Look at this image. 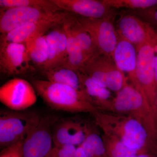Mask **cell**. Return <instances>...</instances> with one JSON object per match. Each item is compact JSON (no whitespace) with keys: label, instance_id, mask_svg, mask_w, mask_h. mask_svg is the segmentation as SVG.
Instances as JSON below:
<instances>
[{"label":"cell","instance_id":"cell-6","mask_svg":"<svg viewBox=\"0 0 157 157\" xmlns=\"http://www.w3.org/2000/svg\"><path fill=\"white\" fill-rule=\"evenodd\" d=\"M151 38L136 48V78L157 118V88L155 80V54Z\"/></svg>","mask_w":157,"mask_h":157},{"label":"cell","instance_id":"cell-26","mask_svg":"<svg viewBox=\"0 0 157 157\" xmlns=\"http://www.w3.org/2000/svg\"><path fill=\"white\" fill-rule=\"evenodd\" d=\"M111 9L126 8L144 10L157 6V0H103Z\"/></svg>","mask_w":157,"mask_h":157},{"label":"cell","instance_id":"cell-31","mask_svg":"<svg viewBox=\"0 0 157 157\" xmlns=\"http://www.w3.org/2000/svg\"><path fill=\"white\" fill-rule=\"evenodd\" d=\"M131 157H157V155L151 153H140L134 155Z\"/></svg>","mask_w":157,"mask_h":157},{"label":"cell","instance_id":"cell-18","mask_svg":"<svg viewBox=\"0 0 157 157\" xmlns=\"http://www.w3.org/2000/svg\"><path fill=\"white\" fill-rule=\"evenodd\" d=\"M40 72L46 78L45 80L70 86L85 96L78 71L67 64L52 69L40 70Z\"/></svg>","mask_w":157,"mask_h":157},{"label":"cell","instance_id":"cell-29","mask_svg":"<svg viewBox=\"0 0 157 157\" xmlns=\"http://www.w3.org/2000/svg\"><path fill=\"white\" fill-rule=\"evenodd\" d=\"M22 141L17 142L3 149L0 157H23L21 153Z\"/></svg>","mask_w":157,"mask_h":157},{"label":"cell","instance_id":"cell-3","mask_svg":"<svg viewBox=\"0 0 157 157\" xmlns=\"http://www.w3.org/2000/svg\"><path fill=\"white\" fill-rule=\"evenodd\" d=\"M31 83L37 94L53 109L92 114L99 111L84 94L70 86L45 79H33Z\"/></svg>","mask_w":157,"mask_h":157},{"label":"cell","instance_id":"cell-2","mask_svg":"<svg viewBox=\"0 0 157 157\" xmlns=\"http://www.w3.org/2000/svg\"><path fill=\"white\" fill-rule=\"evenodd\" d=\"M104 111L131 116L143 126L157 147V118L142 90L128 82L109 101Z\"/></svg>","mask_w":157,"mask_h":157},{"label":"cell","instance_id":"cell-19","mask_svg":"<svg viewBox=\"0 0 157 157\" xmlns=\"http://www.w3.org/2000/svg\"><path fill=\"white\" fill-rule=\"evenodd\" d=\"M65 19L70 25L74 36L79 43L86 62L96 55L100 53L90 34L83 29L75 14L67 12Z\"/></svg>","mask_w":157,"mask_h":157},{"label":"cell","instance_id":"cell-17","mask_svg":"<svg viewBox=\"0 0 157 157\" xmlns=\"http://www.w3.org/2000/svg\"><path fill=\"white\" fill-rule=\"evenodd\" d=\"M78 72L82 89L88 100L98 110L103 111L106 104L113 98L110 90L89 76Z\"/></svg>","mask_w":157,"mask_h":157},{"label":"cell","instance_id":"cell-25","mask_svg":"<svg viewBox=\"0 0 157 157\" xmlns=\"http://www.w3.org/2000/svg\"><path fill=\"white\" fill-rule=\"evenodd\" d=\"M62 24L54 27L48 31V34L45 35L48 48V60L42 70L52 69L55 66L58 50L59 36L61 29Z\"/></svg>","mask_w":157,"mask_h":157},{"label":"cell","instance_id":"cell-23","mask_svg":"<svg viewBox=\"0 0 157 157\" xmlns=\"http://www.w3.org/2000/svg\"><path fill=\"white\" fill-rule=\"evenodd\" d=\"M102 138L108 157H131L140 153L129 148L117 137L103 134Z\"/></svg>","mask_w":157,"mask_h":157},{"label":"cell","instance_id":"cell-5","mask_svg":"<svg viewBox=\"0 0 157 157\" xmlns=\"http://www.w3.org/2000/svg\"><path fill=\"white\" fill-rule=\"evenodd\" d=\"M78 71L116 93L128 82L127 76L117 67L112 58L101 53L88 60Z\"/></svg>","mask_w":157,"mask_h":157},{"label":"cell","instance_id":"cell-30","mask_svg":"<svg viewBox=\"0 0 157 157\" xmlns=\"http://www.w3.org/2000/svg\"><path fill=\"white\" fill-rule=\"evenodd\" d=\"M74 157H87L84 149L81 145L76 147Z\"/></svg>","mask_w":157,"mask_h":157},{"label":"cell","instance_id":"cell-32","mask_svg":"<svg viewBox=\"0 0 157 157\" xmlns=\"http://www.w3.org/2000/svg\"><path fill=\"white\" fill-rule=\"evenodd\" d=\"M154 70L155 80L156 85L157 88V55H155L154 60Z\"/></svg>","mask_w":157,"mask_h":157},{"label":"cell","instance_id":"cell-10","mask_svg":"<svg viewBox=\"0 0 157 157\" xmlns=\"http://www.w3.org/2000/svg\"><path fill=\"white\" fill-rule=\"evenodd\" d=\"M0 72L8 76L22 75L36 70L31 63L25 44L1 42Z\"/></svg>","mask_w":157,"mask_h":157},{"label":"cell","instance_id":"cell-12","mask_svg":"<svg viewBox=\"0 0 157 157\" xmlns=\"http://www.w3.org/2000/svg\"><path fill=\"white\" fill-rule=\"evenodd\" d=\"M67 14L65 11H59L48 18L29 23L14 29L8 33L1 35V42L25 44L62 24Z\"/></svg>","mask_w":157,"mask_h":157},{"label":"cell","instance_id":"cell-16","mask_svg":"<svg viewBox=\"0 0 157 157\" xmlns=\"http://www.w3.org/2000/svg\"><path fill=\"white\" fill-rule=\"evenodd\" d=\"M112 58L117 67L127 74L129 82L135 87L139 86L136 78L137 51L135 45L119 36Z\"/></svg>","mask_w":157,"mask_h":157},{"label":"cell","instance_id":"cell-15","mask_svg":"<svg viewBox=\"0 0 157 157\" xmlns=\"http://www.w3.org/2000/svg\"><path fill=\"white\" fill-rule=\"evenodd\" d=\"M62 11L86 18H105L114 15L103 0H52Z\"/></svg>","mask_w":157,"mask_h":157},{"label":"cell","instance_id":"cell-24","mask_svg":"<svg viewBox=\"0 0 157 157\" xmlns=\"http://www.w3.org/2000/svg\"><path fill=\"white\" fill-rule=\"evenodd\" d=\"M24 6L41 8L54 12L62 11L52 0H0L1 11L14 7Z\"/></svg>","mask_w":157,"mask_h":157},{"label":"cell","instance_id":"cell-22","mask_svg":"<svg viewBox=\"0 0 157 157\" xmlns=\"http://www.w3.org/2000/svg\"><path fill=\"white\" fill-rule=\"evenodd\" d=\"M91 126L86 139L82 146L87 157H108L102 135Z\"/></svg>","mask_w":157,"mask_h":157},{"label":"cell","instance_id":"cell-14","mask_svg":"<svg viewBox=\"0 0 157 157\" xmlns=\"http://www.w3.org/2000/svg\"><path fill=\"white\" fill-rule=\"evenodd\" d=\"M116 29L119 36L131 42L136 48L150 39L156 30L148 23L129 14L120 18Z\"/></svg>","mask_w":157,"mask_h":157},{"label":"cell","instance_id":"cell-27","mask_svg":"<svg viewBox=\"0 0 157 157\" xmlns=\"http://www.w3.org/2000/svg\"><path fill=\"white\" fill-rule=\"evenodd\" d=\"M76 147L71 144L54 146L49 157H74Z\"/></svg>","mask_w":157,"mask_h":157},{"label":"cell","instance_id":"cell-4","mask_svg":"<svg viewBox=\"0 0 157 157\" xmlns=\"http://www.w3.org/2000/svg\"><path fill=\"white\" fill-rule=\"evenodd\" d=\"M42 117L36 111L2 110L0 113V147L6 148L23 141Z\"/></svg>","mask_w":157,"mask_h":157},{"label":"cell","instance_id":"cell-7","mask_svg":"<svg viewBox=\"0 0 157 157\" xmlns=\"http://www.w3.org/2000/svg\"><path fill=\"white\" fill-rule=\"evenodd\" d=\"M58 120L53 115L42 117L39 124L22 141L23 157H49L53 149L52 128Z\"/></svg>","mask_w":157,"mask_h":157},{"label":"cell","instance_id":"cell-28","mask_svg":"<svg viewBox=\"0 0 157 157\" xmlns=\"http://www.w3.org/2000/svg\"><path fill=\"white\" fill-rule=\"evenodd\" d=\"M137 14L144 18L146 22L157 25V6L149 9L137 11Z\"/></svg>","mask_w":157,"mask_h":157},{"label":"cell","instance_id":"cell-13","mask_svg":"<svg viewBox=\"0 0 157 157\" xmlns=\"http://www.w3.org/2000/svg\"><path fill=\"white\" fill-rule=\"evenodd\" d=\"M90 126L89 124L77 119L58 120L52 128L54 146L81 145L87 137Z\"/></svg>","mask_w":157,"mask_h":157},{"label":"cell","instance_id":"cell-8","mask_svg":"<svg viewBox=\"0 0 157 157\" xmlns=\"http://www.w3.org/2000/svg\"><path fill=\"white\" fill-rule=\"evenodd\" d=\"M113 16L95 19L76 16L82 27L90 34L99 52L111 57L119 37L113 23Z\"/></svg>","mask_w":157,"mask_h":157},{"label":"cell","instance_id":"cell-21","mask_svg":"<svg viewBox=\"0 0 157 157\" xmlns=\"http://www.w3.org/2000/svg\"><path fill=\"white\" fill-rule=\"evenodd\" d=\"M25 44L31 63L36 69L42 70L48 60L45 35L38 36Z\"/></svg>","mask_w":157,"mask_h":157},{"label":"cell","instance_id":"cell-20","mask_svg":"<svg viewBox=\"0 0 157 157\" xmlns=\"http://www.w3.org/2000/svg\"><path fill=\"white\" fill-rule=\"evenodd\" d=\"M62 25L66 33L67 42V64L74 70L79 71L86 62L84 54L65 17Z\"/></svg>","mask_w":157,"mask_h":157},{"label":"cell","instance_id":"cell-1","mask_svg":"<svg viewBox=\"0 0 157 157\" xmlns=\"http://www.w3.org/2000/svg\"><path fill=\"white\" fill-rule=\"evenodd\" d=\"M103 134L117 137L129 148L140 153L157 155V147L143 126L131 116L98 111L92 114Z\"/></svg>","mask_w":157,"mask_h":157},{"label":"cell","instance_id":"cell-9","mask_svg":"<svg viewBox=\"0 0 157 157\" xmlns=\"http://www.w3.org/2000/svg\"><path fill=\"white\" fill-rule=\"evenodd\" d=\"M37 100V93L33 84L23 78H12L0 87V101L11 110H27Z\"/></svg>","mask_w":157,"mask_h":157},{"label":"cell","instance_id":"cell-11","mask_svg":"<svg viewBox=\"0 0 157 157\" xmlns=\"http://www.w3.org/2000/svg\"><path fill=\"white\" fill-rule=\"evenodd\" d=\"M56 13L47 9L26 6L1 11L0 33L5 35L29 23L52 17Z\"/></svg>","mask_w":157,"mask_h":157}]
</instances>
